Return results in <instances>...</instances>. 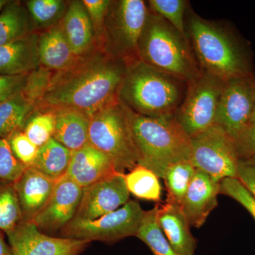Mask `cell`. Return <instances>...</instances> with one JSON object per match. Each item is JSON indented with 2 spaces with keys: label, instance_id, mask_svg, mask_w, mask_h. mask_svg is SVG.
I'll return each instance as SVG.
<instances>
[{
  "label": "cell",
  "instance_id": "2e32d148",
  "mask_svg": "<svg viewBox=\"0 0 255 255\" xmlns=\"http://www.w3.org/2000/svg\"><path fill=\"white\" fill-rule=\"evenodd\" d=\"M117 172L112 159L88 142L73 151L66 175L84 189Z\"/></svg>",
  "mask_w": 255,
  "mask_h": 255
},
{
  "label": "cell",
  "instance_id": "83f0119b",
  "mask_svg": "<svg viewBox=\"0 0 255 255\" xmlns=\"http://www.w3.org/2000/svg\"><path fill=\"white\" fill-rule=\"evenodd\" d=\"M24 4L35 28L44 30L62 21L68 2L63 0H28Z\"/></svg>",
  "mask_w": 255,
  "mask_h": 255
},
{
  "label": "cell",
  "instance_id": "cb8c5ba5",
  "mask_svg": "<svg viewBox=\"0 0 255 255\" xmlns=\"http://www.w3.org/2000/svg\"><path fill=\"white\" fill-rule=\"evenodd\" d=\"M73 151L52 137L41 147L31 167L55 181L66 175Z\"/></svg>",
  "mask_w": 255,
  "mask_h": 255
},
{
  "label": "cell",
  "instance_id": "d4e9b609",
  "mask_svg": "<svg viewBox=\"0 0 255 255\" xmlns=\"http://www.w3.org/2000/svg\"><path fill=\"white\" fill-rule=\"evenodd\" d=\"M34 107L23 92L0 104V139L9 137L17 129H22Z\"/></svg>",
  "mask_w": 255,
  "mask_h": 255
},
{
  "label": "cell",
  "instance_id": "4316f807",
  "mask_svg": "<svg viewBox=\"0 0 255 255\" xmlns=\"http://www.w3.org/2000/svg\"><path fill=\"white\" fill-rule=\"evenodd\" d=\"M157 205L144 212L136 234L137 237L150 248L153 255H179L162 233L156 218Z\"/></svg>",
  "mask_w": 255,
  "mask_h": 255
},
{
  "label": "cell",
  "instance_id": "4fadbf2b",
  "mask_svg": "<svg viewBox=\"0 0 255 255\" xmlns=\"http://www.w3.org/2000/svg\"><path fill=\"white\" fill-rule=\"evenodd\" d=\"M82 192L83 188L64 176L57 181L48 202L31 222L45 234L61 231L75 217Z\"/></svg>",
  "mask_w": 255,
  "mask_h": 255
},
{
  "label": "cell",
  "instance_id": "8992f818",
  "mask_svg": "<svg viewBox=\"0 0 255 255\" xmlns=\"http://www.w3.org/2000/svg\"><path fill=\"white\" fill-rule=\"evenodd\" d=\"M88 142L108 156L120 173L138 164L127 108L119 100L90 118Z\"/></svg>",
  "mask_w": 255,
  "mask_h": 255
},
{
  "label": "cell",
  "instance_id": "7a4b0ae2",
  "mask_svg": "<svg viewBox=\"0 0 255 255\" xmlns=\"http://www.w3.org/2000/svg\"><path fill=\"white\" fill-rule=\"evenodd\" d=\"M187 88L186 82L138 60L127 65L118 97L122 105L139 115L173 117Z\"/></svg>",
  "mask_w": 255,
  "mask_h": 255
},
{
  "label": "cell",
  "instance_id": "f1b7e54d",
  "mask_svg": "<svg viewBox=\"0 0 255 255\" xmlns=\"http://www.w3.org/2000/svg\"><path fill=\"white\" fill-rule=\"evenodd\" d=\"M196 170L189 160L171 164L163 177L167 191V199L181 204Z\"/></svg>",
  "mask_w": 255,
  "mask_h": 255
},
{
  "label": "cell",
  "instance_id": "f546056e",
  "mask_svg": "<svg viewBox=\"0 0 255 255\" xmlns=\"http://www.w3.org/2000/svg\"><path fill=\"white\" fill-rule=\"evenodd\" d=\"M23 221L22 211L14 184L0 186V231H13Z\"/></svg>",
  "mask_w": 255,
  "mask_h": 255
},
{
  "label": "cell",
  "instance_id": "e0dca14e",
  "mask_svg": "<svg viewBox=\"0 0 255 255\" xmlns=\"http://www.w3.org/2000/svg\"><path fill=\"white\" fill-rule=\"evenodd\" d=\"M156 218L169 244L179 255H194L196 240L190 231V225L180 204L167 199L157 205Z\"/></svg>",
  "mask_w": 255,
  "mask_h": 255
},
{
  "label": "cell",
  "instance_id": "ac0fdd59",
  "mask_svg": "<svg viewBox=\"0 0 255 255\" xmlns=\"http://www.w3.org/2000/svg\"><path fill=\"white\" fill-rule=\"evenodd\" d=\"M56 182L33 167H26L14 184L23 221H33L48 202Z\"/></svg>",
  "mask_w": 255,
  "mask_h": 255
},
{
  "label": "cell",
  "instance_id": "1f68e13d",
  "mask_svg": "<svg viewBox=\"0 0 255 255\" xmlns=\"http://www.w3.org/2000/svg\"><path fill=\"white\" fill-rule=\"evenodd\" d=\"M149 10L167 21L184 38H187L184 26V14L187 1L184 0H150Z\"/></svg>",
  "mask_w": 255,
  "mask_h": 255
},
{
  "label": "cell",
  "instance_id": "d6a6232c",
  "mask_svg": "<svg viewBox=\"0 0 255 255\" xmlns=\"http://www.w3.org/2000/svg\"><path fill=\"white\" fill-rule=\"evenodd\" d=\"M26 168L15 157L8 137L0 139V180L4 184H14Z\"/></svg>",
  "mask_w": 255,
  "mask_h": 255
},
{
  "label": "cell",
  "instance_id": "7c38bea8",
  "mask_svg": "<svg viewBox=\"0 0 255 255\" xmlns=\"http://www.w3.org/2000/svg\"><path fill=\"white\" fill-rule=\"evenodd\" d=\"M13 255H79L90 242L53 237L42 233L31 221H23L6 233Z\"/></svg>",
  "mask_w": 255,
  "mask_h": 255
},
{
  "label": "cell",
  "instance_id": "484cf974",
  "mask_svg": "<svg viewBox=\"0 0 255 255\" xmlns=\"http://www.w3.org/2000/svg\"><path fill=\"white\" fill-rule=\"evenodd\" d=\"M126 184L130 194L137 199L159 203L162 195L159 178L150 169L140 164L124 174Z\"/></svg>",
  "mask_w": 255,
  "mask_h": 255
},
{
  "label": "cell",
  "instance_id": "d6986e66",
  "mask_svg": "<svg viewBox=\"0 0 255 255\" xmlns=\"http://www.w3.org/2000/svg\"><path fill=\"white\" fill-rule=\"evenodd\" d=\"M38 32L0 46V75H28L41 67Z\"/></svg>",
  "mask_w": 255,
  "mask_h": 255
},
{
  "label": "cell",
  "instance_id": "8fae6325",
  "mask_svg": "<svg viewBox=\"0 0 255 255\" xmlns=\"http://www.w3.org/2000/svg\"><path fill=\"white\" fill-rule=\"evenodd\" d=\"M255 106V77L251 75L225 82L218 109L216 125L236 140L251 123Z\"/></svg>",
  "mask_w": 255,
  "mask_h": 255
},
{
  "label": "cell",
  "instance_id": "277c9868",
  "mask_svg": "<svg viewBox=\"0 0 255 255\" xmlns=\"http://www.w3.org/2000/svg\"><path fill=\"white\" fill-rule=\"evenodd\" d=\"M189 33L201 71L224 82L253 75L243 48L226 28L194 14Z\"/></svg>",
  "mask_w": 255,
  "mask_h": 255
},
{
  "label": "cell",
  "instance_id": "30bf717a",
  "mask_svg": "<svg viewBox=\"0 0 255 255\" xmlns=\"http://www.w3.org/2000/svg\"><path fill=\"white\" fill-rule=\"evenodd\" d=\"M142 210L137 201L129 200L113 212L95 220L73 219L63 229L62 237L115 243L124 238L136 236L142 216Z\"/></svg>",
  "mask_w": 255,
  "mask_h": 255
},
{
  "label": "cell",
  "instance_id": "9c48e42d",
  "mask_svg": "<svg viewBox=\"0 0 255 255\" xmlns=\"http://www.w3.org/2000/svg\"><path fill=\"white\" fill-rule=\"evenodd\" d=\"M225 82L201 71L187 84V91L175 117L189 137L216 125L218 109Z\"/></svg>",
  "mask_w": 255,
  "mask_h": 255
},
{
  "label": "cell",
  "instance_id": "3957f363",
  "mask_svg": "<svg viewBox=\"0 0 255 255\" xmlns=\"http://www.w3.org/2000/svg\"><path fill=\"white\" fill-rule=\"evenodd\" d=\"M127 108L130 128L139 155L138 164L159 178L171 164L189 160L191 137L175 116L148 117Z\"/></svg>",
  "mask_w": 255,
  "mask_h": 255
},
{
  "label": "cell",
  "instance_id": "ffe728a7",
  "mask_svg": "<svg viewBox=\"0 0 255 255\" xmlns=\"http://www.w3.org/2000/svg\"><path fill=\"white\" fill-rule=\"evenodd\" d=\"M62 26L70 48L76 56L85 55L98 46L93 25L82 1H68Z\"/></svg>",
  "mask_w": 255,
  "mask_h": 255
},
{
  "label": "cell",
  "instance_id": "4dcf8cb0",
  "mask_svg": "<svg viewBox=\"0 0 255 255\" xmlns=\"http://www.w3.org/2000/svg\"><path fill=\"white\" fill-rule=\"evenodd\" d=\"M55 125L52 112H33L25 122L22 130L33 143L40 147L53 137Z\"/></svg>",
  "mask_w": 255,
  "mask_h": 255
},
{
  "label": "cell",
  "instance_id": "5bb4252c",
  "mask_svg": "<svg viewBox=\"0 0 255 255\" xmlns=\"http://www.w3.org/2000/svg\"><path fill=\"white\" fill-rule=\"evenodd\" d=\"M124 174L117 172L84 188L74 219L95 220L113 212L129 201Z\"/></svg>",
  "mask_w": 255,
  "mask_h": 255
},
{
  "label": "cell",
  "instance_id": "5b68a950",
  "mask_svg": "<svg viewBox=\"0 0 255 255\" xmlns=\"http://www.w3.org/2000/svg\"><path fill=\"white\" fill-rule=\"evenodd\" d=\"M138 50L142 61L186 83L200 75L188 38L150 10Z\"/></svg>",
  "mask_w": 255,
  "mask_h": 255
},
{
  "label": "cell",
  "instance_id": "9a60e30c",
  "mask_svg": "<svg viewBox=\"0 0 255 255\" xmlns=\"http://www.w3.org/2000/svg\"><path fill=\"white\" fill-rule=\"evenodd\" d=\"M220 183L196 169L180 206L190 226L199 228L218 205Z\"/></svg>",
  "mask_w": 255,
  "mask_h": 255
},
{
  "label": "cell",
  "instance_id": "ab89813d",
  "mask_svg": "<svg viewBox=\"0 0 255 255\" xmlns=\"http://www.w3.org/2000/svg\"><path fill=\"white\" fill-rule=\"evenodd\" d=\"M0 255H13L9 245L5 242L2 232L0 231Z\"/></svg>",
  "mask_w": 255,
  "mask_h": 255
},
{
  "label": "cell",
  "instance_id": "f35d334b",
  "mask_svg": "<svg viewBox=\"0 0 255 255\" xmlns=\"http://www.w3.org/2000/svg\"><path fill=\"white\" fill-rule=\"evenodd\" d=\"M237 179L255 199V164L241 159Z\"/></svg>",
  "mask_w": 255,
  "mask_h": 255
},
{
  "label": "cell",
  "instance_id": "74e56055",
  "mask_svg": "<svg viewBox=\"0 0 255 255\" xmlns=\"http://www.w3.org/2000/svg\"><path fill=\"white\" fill-rule=\"evenodd\" d=\"M236 148L242 160L255 156V123L251 122L236 138Z\"/></svg>",
  "mask_w": 255,
  "mask_h": 255
},
{
  "label": "cell",
  "instance_id": "836d02e7",
  "mask_svg": "<svg viewBox=\"0 0 255 255\" xmlns=\"http://www.w3.org/2000/svg\"><path fill=\"white\" fill-rule=\"evenodd\" d=\"M7 137L15 157L25 167H31L38 153V147L28 138L22 129H17Z\"/></svg>",
  "mask_w": 255,
  "mask_h": 255
},
{
  "label": "cell",
  "instance_id": "6da1fadb",
  "mask_svg": "<svg viewBox=\"0 0 255 255\" xmlns=\"http://www.w3.org/2000/svg\"><path fill=\"white\" fill-rule=\"evenodd\" d=\"M127 63L96 47L70 67L53 72L33 112L77 111L91 118L119 101Z\"/></svg>",
  "mask_w": 255,
  "mask_h": 255
},
{
  "label": "cell",
  "instance_id": "603a6c76",
  "mask_svg": "<svg viewBox=\"0 0 255 255\" xmlns=\"http://www.w3.org/2000/svg\"><path fill=\"white\" fill-rule=\"evenodd\" d=\"M36 28L24 3L9 0L0 11V46L33 33Z\"/></svg>",
  "mask_w": 255,
  "mask_h": 255
},
{
  "label": "cell",
  "instance_id": "52a82bcc",
  "mask_svg": "<svg viewBox=\"0 0 255 255\" xmlns=\"http://www.w3.org/2000/svg\"><path fill=\"white\" fill-rule=\"evenodd\" d=\"M149 9L142 0L111 1L101 48L127 65L140 60L139 41Z\"/></svg>",
  "mask_w": 255,
  "mask_h": 255
},
{
  "label": "cell",
  "instance_id": "d590c367",
  "mask_svg": "<svg viewBox=\"0 0 255 255\" xmlns=\"http://www.w3.org/2000/svg\"><path fill=\"white\" fill-rule=\"evenodd\" d=\"M86 8L92 25L97 46L101 48L104 34L106 16L108 12L111 0H82Z\"/></svg>",
  "mask_w": 255,
  "mask_h": 255
},
{
  "label": "cell",
  "instance_id": "ba28073f",
  "mask_svg": "<svg viewBox=\"0 0 255 255\" xmlns=\"http://www.w3.org/2000/svg\"><path fill=\"white\" fill-rule=\"evenodd\" d=\"M240 160L236 140L219 126L191 137L189 161L216 182L237 178Z\"/></svg>",
  "mask_w": 255,
  "mask_h": 255
},
{
  "label": "cell",
  "instance_id": "8d00e7d4",
  "mask_svg": "<svg viewBox=\"0 0 255 255\" xmlns=\"http://www.w3.org/2000/svg\"><path fill=\"white\" fill-rule=\"evenodd\" d=\"M28 75H0V104L23 92Z\"/></svg>",
  "mask_w": 255,
  "mask_h": 255
},
{
  "label": "cell",
  "instance_id": "b9f144b4",
  "mask_svg": "<svg viewBox=\"0 0 255 255\" xmlns=\"http://www.w3.org/2000/svg\"><path fill=\"white\" fill-rule=\"evenodd\" d=\"M244 160L246 161V162H250V163L255 164V156H253V157H250V158L247 159H244Z\"/></svg>",
  "mask_w": 255,
  "mask_h": 255
},
{
  "label": "cell",
  "instance_id": "44dd1931",
  "mask_svg": "<svg viewBox=\"0 0 255 255\" xmlns=\"http://www.w3.org/2000/svg\"><path fill=\"white\" fill-rule=\"evenodd\" d=\"M38 50L41 67L51 72L68 68L78 58L70 48L62 21L38 33Z\"/></svg>",
  "mask_w": 255,
  "mask_h": 255
},
{
  "label": "cell",
  "instance_id": "7bdbcfd3",
  "mask_svg": "<svg viewBox=\"0 0 255 255\" xmlns=\"http://www.w3.org/2000/svg\"><path fill=\"white\" fill-rule=\"evenodd\" d=\"M251 122H255V106L254 110H253V115H252Z\"/></svg>",
  "mask_w": 255,
  "mask_h": 255
},
{
  "label": "cell",
  "instance_id": "e575fe53",
  "mask_svg": "<svg viewBox=\"0 0 255 255\" xmlns=\"http://www.w3.org/2000/svg\"><path fill=\"white\" fill-rule=\"evenodd\" d=\"M220 194L229 196L241 204L255 221V199L237 178H227L220 182Z\"/></svg>",
  "mask_w": 255,
  "mask_h": 255
},
{
  "label": "cell",
  "instance_id": "7402d4cb",
  "mask_svg": "<svg viewBox=\"0 0 255 255\" xmlns=\"http://www.w3.org/2000/svg\"><path fill=\"white\" fill-rule=\"evenodd\" d=\"M50 112L54 114L55 120L53 138L73 152L88 143L90 117L74 110Z\"/></svg>",
  "mask_w": 255,
  "mask_h": 255
},
{
  "label": "cell",
  "instance_id": "60d3db41",
  "mask_svg": "<svg viewBox=\"0 0 255 255\" xmlns=\"http://www.w3.org/2000/svg\"><path fill=\"white\" fill-rule=\"evenodd\" d=\"M9 0H0V11L4 8L5 5L9 2Z\"/></svg>",
  "mask_w": 255,
  "mask_h": 255
}]
</instances>
